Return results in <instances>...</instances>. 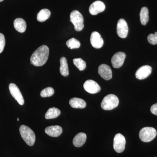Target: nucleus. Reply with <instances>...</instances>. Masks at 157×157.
<instances>
[{"instance_id": "obj_1", "label": "nucleus", "mask_w": 157, "mask_h": 157, "mask_svg": "<svg viewBox=\"0 0 157 157\" xmlns=\"http://www.w3.org/2000/svg\"><path fill=\"white\" fill-rule=\"evenodd\" d=\"M49 48L47 45H42L37 48L31 56V63L36 67L45 64L49 56Z\"/></svg>"}, {"instance_id": "obj_2", "label": "nucleus", "mask_w": 157, "mask_h": 157, "mask_svg": "<svg viewBox=\"0 0 157 157\" xmlns=\"http://www.w3.org/2000/svg\"><path fill=\"white\" fill-rule=\"evenodd\" d=\"M19 131L21 137L25 143L29 146H33L36 141V135L33 131L25 125L21 126Z\"/></svg>"}, {"instance_id": "obj_3", "label": "nucleus", "mask_w": 157, "mask_h": 157, "mask_svg": "<svg viewBox=\"0 0 157 157\" xmlns=\"http://www.w3.org/2000/svg\"><path fill=\"white\" fill-rule=\"evenodd\" d=\"M119 104L118 98L112 94H108L104 97L101 102V107L106 110H110L116 108Z\"/></svg>"}, {"instance_id": "obj_4", "label": "nucleus", "mask_w": 157, "mask_h": 157, "mask_svg": "<svg viewBox=\"0 0 157 157\" xmlns=\"http://www.w3.org/2000/svg\"><path fill=\"white\" fill-rule=\"evenodd\" d=\"M70 21L74 26L75 30L79 32L84 28V19L81 13L77 10L72 11L70 15Z\"/></svg>"}, {"instance_id": "obj_5", "label": "nucleus", "mask_w": 157, "mask_h": 157, "mask_svg": "<svg viewBox=\"0 0 157 157\" xmlns=\"http://www.w3.org/2000/svg\"><path fill=\"white\" fill-rule=\"evenodd\" d=\"M157 132L154 128L144 127L139 132V137L141 141L144 142L151 141L156 136Z\"/></svg>"}, {"instance_id": "obj_6", "label": "nucleus", "mask_w": 157, "mask_h": 157, "mask_svg": "<svg viewBox=\"0 0 157 157\" xmlns=\"http://www.w3.org/2000/svg\"><path fill=\"white\" fill-rule=\"evenodd\" d=\"M126 139L121 134L115 135L113 139V148L117 153H120L124 151L125 147Z\"/></svg>"}, {"instance_id": "obj_7", "label": "nucleus", "mask_w": 157, "mask_h": 157, "mask_svg": "<svg viewBox=\"0 0 157 157\" xmlns=\"http://www.w3.org/2000/svg\"><path fill=\"white\" fill-rule=\"evenodd\" d=\"M9 89L11 95L17 101L18 104L21 105H23L25 103L24 99L17 86L14 83H10L9 85Z\"/></svg>"}, {"instance_id": "obj_8", "label": "nucleus", "mask_w": 157, "mask_h": 157, "mask_svg": "<svg viewBox=\"0 0 157 157\" xmlns=\"http://www.w3.org/2000/svg\"><path fill=\"white\" fill-rule=\"evenodd\" d=\"M117 32L118 36L120 38L124 39L126 38L128 33V27L126 21L120 19L117 22Z\"/></svg>"}, {"instance_id": "obj_9", "label": "nucleus", "mask_w": 157, "mask_h": 157, "mask_svg": "<svg viewBox=\"0 0 157 157\" xmlns=\"http://www.w3.org/2000/svg\"><path fill=\"white\" fill-rule=\"evenodd\" d=\"M126 58L125 53L121 52L114 54L111 59V63L113 68H119L123 65Z\"/></svg>"}, {"instance_id": "obj_10", "label": "nucleus", "mask_w": 157, "mask_h": 157, "mask_svg": "<svg viewBox=\"0 0 157 157\" xmlns=\"http://www.w3.org/2000/svg\"><path fill=\"white\" fill-rule=\"evenodd\" d=\"M84 90L91 94H97L101 91V88L99 84L94 80L89 79L83 84Z\"/></svg>"}, {"instance_id": "obj_11", "label": "nucleus", "mask_w": 157, "mask_h": 157, "mask_svg": "<svg viewBox=\"0 0 157 157\" xmlns=\"http://www.w3.org/2000/svg\"><path fill=\"white\" fill-rule=\"evenodd\" d=\"M152 68L148 65H145L140 67L137 70L135 76L137 79L142 80L145 79L151 74Z\"/></svg>"}, {"instance_id": "obj_12", "label": "nucleus", "mask_w": 157, "mask_h": 157, "mask_svg": "<svg viewBox=\"0 0 157 157\" xmlns=\"http://www.w3.org/2000/svg\"><path fill=\"white\" fill-rule=\"evenodd\" d=\"M98 73L105 80H108L112 77V71L109 66L102 64L98 68Z\"/></svg>"}, {"instance_id": "obj_13", "label": "nucleus", "mask_w": 157, "mask_h": 157, "mask_svg": "<svg viewBox=\"0 0 157 157\" xmlns=\"http://www.w3.org/2000/svg\"><path fill=\"white\" fill-rule=\"evenodd\" d=\"M90 40L91 44L94 48H100L104 45V40L98 32H94L92 33Z\"/></svg>"}, {"instance_id": "obj_14", "label": "nucleus", "mask_w": 157, "mask_h": 157, "mask_svg": "<svg viewBox=\"0 0 157 157\" xmlns=\"http://www.w3.org/2000/svg\"><path fill=\"white\" fill-rule=\"evenodd\" d=\"M105 9V6L103 2L97 1L94 2L90 6V13L93 15H97L104 11Z\"/></svg>"}, {"instance_id": "obj_15", "label": "nucleus", "mask_w": 157, "mask_h": 157, "mask_svg": "<svg viewBox=\"0 0 157 157\" xmlns=\"http://www.w3.org/2000/svg\"><path fill=\"white\" fill-rule=\"evenodd\" d=\"M45 132L47 135L52 137H58L63 132L62 127L58 125L51 126L45 129Z\"/></svg>"}, {"instance_id": "obj_16", "label": "nucleus", "mask_w": 157, "mask_h": 157, "mask_svg": "<svg viewBox=\"0 0 157 157\" xmlns=\"http://www.w3.org/2000/svg\"><path fill=\"white\" fill-rule=\"evenodd\" d=\"M86 140V135L84 133L80 132L78 133L73 138V145L76 147H81L85 143Z\"/></svg>"}, {"instance_id": "obj_17", "label": "nucleus", "mask_w": 157, "mask_h": 157, "mask_svg": "<svg viewBox=\"0 0 157 157\" xmlns=\"http://www.w3.org/2000/svg\"><path fill=\"white\" fill-rule=\"evenodd\" d=\"M70 106L74 108H84L86 106V102L81 98H74L69 101Z\"/></svg>"}, {"instance_id": "obj_18", "label": "nucleus", "mask_w": 157, "mask_h": 157, "mask_svg": "<svg viewBox=\"0 0 157 157\" xmlns=\"http://www.w3.org/2000/svg\"><path fill=\"white\" fill-rule=\"evenodd\" d=\"M14 26L15 29L20 33H23L26 29L27 25L25 21L21 18H17L14 21Z\"/></svg>"}, {"instance_id": "obj_19", "label": "nucleus", "mask_w": 157, "mask_h": 157, "mask_svg": "<svg viewBox=\"0 0 157 157\" xmlns=\"http://www.w3.org/2000/svg\"><path fill=\"white\" fill-rule=\"evenodd\" d=\"M60 72L61 74L64 76H67L69 75V70L67 59L64 57H63L60 59Z\"/></svg>"}, {"instance_id": "obj_20", "label": "nucleus", "mask_w": 157, "mask_h": 157, "mask_svg": "<svg viewBox=\"0 0 157 157\" xmlns=\"http://www.w3.org/2000/svg\"><path fill=\"white\" fill-rule=\"evenodd\" d=\"M61 111L58 108L52 107L48 109L45 114V118L46 119H51L57 117L60 114Z\"/></svg>"}, {"instance_id": "obj_21", "label": "nucleus", "mask_w": 157, "mask_h": 157, "mask_svg": "<svg viewBox=\"0 0 157 157\" xmlns=\"http://www.w3.org/2000/svg\"><path fill=\"white\" fill-rule=\"evenodd\" d=\"M51 12L47 9H43L37 14V20L39 22H44L50 17Z\"/></svg>"}, {"instance_id": "obj_22", "label": "nucleus", "mask_w": 157, "mask_h": 157, "mask_svg": "<svg viewBox=\"0 0 157 157\" xmlns=\"http://www.w3.org/2000/svg\"><path fill=\"white\" fill-rule=\"evenodd\" d=\"M149 11L147 7H143L140 10V22L143 25H146L149 21Z\"/></svg>"}, {"instance_id": "obj_23", "label": "nucleus", "mask_w": 157, "mask_h": 157, "mask_svg": "<svg viewBox=\"0 0 157 157\" xmlns=\"http://www.w3.org/2000/svg\"><path fill=\"white\" fill-rule=\"evenodd\" d=\"M66 44L68 48L71 49L79 48L81 45L80 42L74 38L68 40L66 42Z\"/></svg>"}, {"instance_id": "obj_24", "label": "nucleus", "mask_w": 157, "mask_h": 157, "mask_svg": "<svg viewBox=\"0 0 157 157\" xmlns=\"http://www.w3.org/2000/svg\"><path fill=\"white\" fill-rule=\"evenodd\" d=\"M73 64L80 71H83L86 68V63L81 58L74 59Z\"/></svg>"}, {"instance_id": "obj_25", "label": "nucleus", "mask_w": 157, "mask_h": 157, "mask_svg": "<svg viewBox=\"0 0 157 157\" xmlns=\"http://www.w3.org/2000/svg\"><path fill=\"white\" fill-rule=\"evenodd\" d=\"M54 94V90L52 87H48L42 90L40 95L42 98H47L52 96Z\"/></svg>"}, {"instance_id": "obj_26", "label": "nucleus", "mask_w": 157, "mask_h": 157, "mask_svg": "<svg viewBox=\"0 0 157 157\" xmlns=\"http://www.w3.org/2000/svg\"><path fill=\"white\" fill-rule=\"evenodd\" d=\"M147 40L149 43L151 45H156L157 44V32H155L154 34H150L147 36Z\"/></svg>"}, {"instance_id": "obj_27", "label": "nucleus", "mask_w": 157, "mask_h": 157, "mask_svg": "<svg viewBox=\"0 0 157 157\" xmlns=\"http://www.w3.org/2000/svg\"><path fill=\"white\" fill-rule=\"evenodd\" d=\"M6 45V39L3 34L0 33V53L2 52Z\"/></svg>"}, {"instance_id": "obj_28", "label": "nucleus", "mask_w": 157, "mask_h": 157, "mask_svg": "<svg viewBox=\"0 0 157 157\" xmlns=\"http://www.w3.org/2000/svg\"><path fill=\"white\" fill-rule=\"evenodd\" d=\"M151 111L153 114L157 116V103L153 104L151 108Z\"/></svg>"}, {"instance_id": "obj_29", "label": "nucleus", "mask_w": 157, "mask_h": 157, "mask_svg": "<svg viewBox=\"0 0 157 157\" xmlns=\"http://www.w3.org/2000/svg\"><path fill=\"white\" fill-rule=\"evenodd\" d=\"M3 1H4V0H0V2H3Z\"/></svg>"}, {"instance_id": "obj_30", "label": "nucleus", "mask_w": 157, "mask_h": 157, "mask_svg": "<svg viewBox=\"0 0 157 157\" xmlns=\"http://www.w3.org/2000/svg\"><path fill=\"white\" fill-rule=\"evenodd\" d=\"M17 121H19V118H17Z\"/></svg>"}]
</instances>
